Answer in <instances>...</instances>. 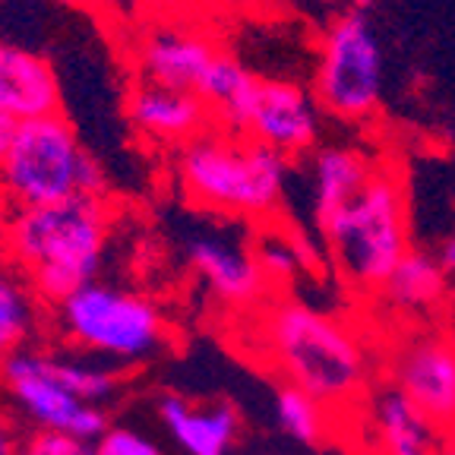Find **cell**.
I'll use <instances>...</instances> for the list:
<instances>
[{"instance_id": "obj_26", "label": "cell", "mask_w": 455, "mask_h": 455, "mask_svg": "<svg viewBox=\"0 0 455 455\" xmlns=\"http://www.w3.org/2000/svg\"><path fill=\"white\" fill-rule=\"evenodd\" d=\"M434 259H436V266L443 269V275L455 278V235H449L446 241H443L440 247H436Z\"/></svg>"}, {"instance_id": "obj_3", "label": "cell", "mask_w": 455, "mask_h": 455, "mask_svg": "<svg viewBox=\"0 0 455 455\" xmlns=\"http://www.w3.org/2000/svg\"><path fill=\"white\" fill-rule=\"evenodd\" d=\"M178 187L193 206L243 221L278 219L291 162L247 136L215 127L178 149Z\"/></svg>"}, {"instance_id": "obj_8", "label": "cell", "mask_w": 455, "mask_h": 455, "mask_svg": "<svg viewBox=\"0 0 455 455\" xmlns=\"http://www.w3.org/2000/svg\"><path fill=\"white\" fill-rule=\"evenodd\" d=\"M0 389L7 392L10 405L32 427V434H57L95 443L111 427L108 408L89 405L51 377L38 345H28L0 361Z\"/></svg>"}, {"instance_id": "obj_15", "label": "cell", "mask_w": 455, "mask_h": 455, "mask_svg": "<svg viewBox=\"0 0 455 455\" xmlns=\"http://www.w3.org/2000/svg\"><path fill=\"white\" fill-rule=\"evenodd\" d=\"M158 420L184 455H231L241 436V414L231 402H199L180 392L158 398Z\"/></svg>"}, {"instance_id": "obj_25", "label": "cell", "mask_w": 455, "mask_h": 455, "mask_svg": "<svg viewBox=\"0 0 455 455\" xmlns=\"http://www.w3.org/2000/svg\"><path fill=\"white\" fill-rule=\"evenodd\" d=\"M26 436L20 427V418L0 408V455H22L26 449Z\"/></svg>"}, {"instance_id": "obj_10", "label": "cell", "mask_w": 455, "mask_h": 455, "mask_svg": "<svg viewBox=\"0 0 455 455\" xmlns=\"http://www.w3.org/2000/svg\"><path fill=\"white\" fill-rule=\"evenodd\" d=\"M320 133L323 111L310 89L291 79L259 76L237 136H247L291 162L307 152H316Z\"/></svg>"}, {"instance_id": "obj_31", "label": "cell", "mask_w": 455, "mask_h": 455, "mask_svg": "<svg viewBox=\"0 0 455 455\" xmlns=\"http://www.w3.org/2000/svg\"><path fill=\"white\" fill-rule=\"evenodd\" d=\"M440 455H455V440L443 443V446H440Z\"/></svg>"}, {"instance_id": "obj_19", "label": "cell", "mask_w": 455, "mask_h": 455, "mask_svg": "<svg viewBox=\"0 0 455 455\" xmlns=\"http://www.w3.org/2000/svg\"><path fill=\"white\" fill-rule=\"evenodd\" d=\"M446 291H449V278L443 275V269L436 266L434 256L424 253V250H411L395 266V272L389 275V282L383 284L379 294L398 313L424 316V313H430L434 307L443 304Z\"/></svg>"}, {"instance_id": "obj_6", "label": "cell", "mask_w": 455, "mask_h": 455, "mask_svg": "<svg viewBox=\"0 0 455 455\" xmlns=\"http://www.w3.org/2000/svg\"><path fill=\"white\" fill-rule=\"evenodd\" d=\"M335 269L351 288L379 294L395 266L411 253L405 187L392 168L373 171L370 184L323 235Z\"/></svg>"}, {"instance_id": "obj_28", "label": "cell", "mask_w": 455, "mask_h": 455, "mask_svg": "<svg viewBox=\"0 0 455 455\" xmlns=\"http://www.w3.org/2000/svg\"><path fill=\"white\" fill-rule=\"evenodd\" d=\"M373 7H377V0H351V10H355V13L370 16L373 13Z\"/></svg>"}, {"instance_id": "obj_27", "label": "cell", "mask_w": 455, "mask_h": 455, "mask_svg": "<svg viewBox=\"0 0 455 455\" xmlns=\"http://www.w3.org/2000/svg\"><path fill=\"white\" fill-rule=\"evenodd\" d=\"M13 127H16V124L10 121L7 114L0 111V158H4V152H7V146H10V136H13Z\"/></svg>"}, {"instance_id": "obj_17", "label": "cell", "mask_w": 455, "mask_h": 455, "mask_svg": "<svg viewBox=\"0 0 455 455\" xmlns=\"http://www.w3.org/2000/svg\"><path fill=\"white\" fill-rule=\"evenodd\" d=\"M370 436L379 455H440V427H434L392 386L370 398Z\"/></svg>"}, {"instance_id": "obj_30", "label": "cell", "mask_w": 455, "mask_h": 455, "mask_svg": "<svg viewBox=\"0 0 455 455\" xmlns=\"http://www.w3.org/2000/svg\"><path fill=\"white\" fill-rule=\"evenodd\" d=\"M51 4H60V7H70V10H85L92 7L95 0H51Z\"/></svg>"}, {"instance_id": "obj_2", "label": "cell", "mask_w": 455, "mask_h": 455, "mask_svg": "<svg viewBox=\"0 0 455 455\" xmlns=\"http://www.w3.org/2000/svg\"><path fill=\"white\" fill-rule=\"evenodd\" d=\"M256 348L284 377L326 408H345L363 395L370 357L351 326L304 300H272L256 323Z\"/></svg>"}, {"instance_id": "obj_18", "label": "cell", "mask_w": 455, "mask_h": 455, "mask_svg": "<svg viewBox=\"0 0 455 455\" xmlns=\"http://www.w3.org/2000/svg\"><path fill=\"white\" fill-rule=\"evenodd\" d=\"M48 320V307L20 269L0 259V361L36 345Z\"/></svg>"}, {"instance_id": "obj_20", "label": "cell", "mask_w": 455, "mask_h": 455, "mask_svg": "<svg viewBox=\"0 0 455 455\" xmlns=\"http://www.w3.org/2000/svg\"><path fill=\"white\" fill-rule=\"evenodd\" d=\"M38 351H42V361L51 377L89 405L108 408L114 395L121 392V370L108 367L89 355H79L73 348H64V345H38Z\"/></svg>"}, {"instance_id": "obj_23", "label": "cell", "mask_w": 455, "mask_h": 455, "mask_svg": "<svg viewBox=\"0 0 455 455\" xmlns=\"http://www.w3.org/2000/svg\"><path fill=\"white\" fill-rule=\"evenodd\" d=\"M92 446L95 455H164V449L152 436L127 424H111Z\"/></svg>"}, {"instance_id": "obj_7", "label": "cell", "mask_w": 455, "mask_h": 455, "mask_svg": "<svg viewBox=\"0 0 455 455\" xmlns=\"http://www.w3.org/2000/svg\"><path fill=\"white\" fill-rule=\"evenodd\" d=\"M386 54L370 16L345 10L316 42L310 92L323 114L339 121H370L383 105Z\"/></svg>"}, {"instance_id": "obj_21", "label": "cell", "mask_w": 455, "mask_h": 455, "mask_svg": "<svg viewBox=\"0 0 455 455\" xmlns=\"http://www.w3.org/2000/svg\"><path fill=\"white\" fill-rule=\"evenodd\" d=\"M272 411H275L278 430L300 446H320L329 436V408L298 386H278L275 398H272Z\"/></svg>"}, {"instance_id": "obj_14", "label": "cell", "mask_w": 455, "mask_h": 455, "mask_svg": "<svg viewBox=\"0 0 455 455\" xmlns=\"http://www.w3.org/2000/svg\"><path fill=\"white\" fill-rule=\"evenodd\" d=\"M0 111L13 124L64 114V92L54 64L7 38H0Z\"/></svg>"}, {"instance_id": "obj_22", "label": "cell", "mask_w": 455, "mask_h": 455, "mask_svg": "<svg viewBox=\"0 0 455 455\" xmlns=\"http://www.w3.org/2000/svg\"><path fill=\"white\" fill-rule=\"evenodd\" d=\"M253 253H256L259 269H263L266 282H269V288L272 284H288L300 269H304L291 235H284V231H278V228H269V231L253 243Z\"/></svg>"}, {"instance_id": "obj_24", "label": "cell", "mask_w": 455, "mask_h": 455, "mask_svg": "<svg viewBox=\"0 0 455 455\" xmlns=\"http://www.w3.org/2000/svg\"><path fill=\"white\" fill-rule=\"evenodd\" d=\"M22 455H95L92 443L73 440L57 434H28Z\"/></svg>"}, {"instance_id": "obj_12", "label": "cell", "mask_w": 455, "mask_h": 455, "mask_svg": "<svg viewBox=\"0 0 455 455\" xmlns=\"http://www.w3.org/2000/svg\"><path fill=\"white\" fill-rule=\"evenodd\" d=\"M187 263L212 298L231 307H253L266 298L269 282L256 263L253 247L221 231H199L184 243Z\"/></svg>"}, {"instance_id": "obj_1", "label": "cell", "mask_w": 455, "mask_h": 455, "mask_svg": "<svg viewBox=\"0 0 455 455\" xmlns=\"http://www.w3.org/2000/svg\"><path fill=\"white\" fill-rule=\"evenodd\" d=\"M114 221L117 206L108 196L10 209L0 225V247L7 263L28 278L42 304L54 307L101 275Z\"/></svg>"}, {"instance_id": "obj_4", "label": "cell", "mask_w": 455, "mask_h": 455, "mask_svg": "<svg viewBox=\"0 0 455 455\" xmlns=\"http://www.w3.org/2000/svg\"><path fill=\"white\" fill-rule=\"evenodd\" d=\"M48 323L57 345L114 370L149 363L168 345V320L156 298L101 278L48 307Z\"/></svg>"}, {"instance_id": "obj_13", "label": "cell", "mask_w": 455, "mask_h": 455, "mask_svg": "<svg viewBox=\"0 0 455 455\" xmlns=\"http://www.w3.org/2000/svg\"><path fill=\"white\" fill-rule=\"evenodd\" d=\"M127 121L142 140L184 149L187 142L206 136L215 130V114L206 101L184 89H168V85L136 79L127 92Z\"/></svg>"}, {"instance_id": "obj_11", "label": "cell", "mask_w": 455, "mask_h": 455, "mask_svg": "<svg viewBox=\"0 0 455 455\" xmlns=\"http://www.w3.org/2000/svg\"><path fill=\"white\" fill-rule=\"evenodd\" d=\"M225 54L228 51H221L215 38L196 28L158 26L136 44V79L184 89L203 99Z\"/></svg>"}, {"instance_id": "obj_16", "label": "cell", "mask_w": 455, "mask_h": 455, "mask_svg": "<svg viewBox=\"0 0 455 455\" xmlns=\"http://www.w3.org/2000/svg\"><path fill=\"white\" fill-rule=\"evenodd\" d=\"M373 158L355 146H323L313 152L310 162V193H313V221L326 235L329 225L361 196V190L373 178Z\"/></svg>"}, {"instance_id": "obj_5", "label": "cell", "mask_w": 455, "mask_h": 455, "mask_svg": "<svg viewBox=\"0 0 455 455\" xmlns=\"http://www.w3.org/2000/svg\"><path fill=\"white\" fill-rule=\"evenodd\" d=\"M0 193L10 209L51 206L76 196H108V174L85 149L67 114L36 117L13 127L0 158Z\"/></svg>"}, {"instance_id": "obj_9", "label": "cell", "mask_w": 455, "mask_h": 455, "mask_svg": "<svg viewBox=\"0 0 455 455\" xmlns=\"http://www.w3.org/2000/svg\"><path fill=\"white\" fill-rule=\"evenodd\" d=\"M389 386L440 430L455 427V339L420 329L389 355Z\"/></svg>"}, {"instance_id": "obj_29", "label": "cell", "mask_w": 455, "mask_h": 455, "mask_svg": "<svg viewBox=\"0 0 455 455\" xmlns=\"http://www.w3.org/2000/svg\"><path fill=\"white\" fill-rule=\"evenodd\" d=\"M250 4H256V7H263V10H282V7H288L291 0H250Z\"/></svg>"}]
</instances>
